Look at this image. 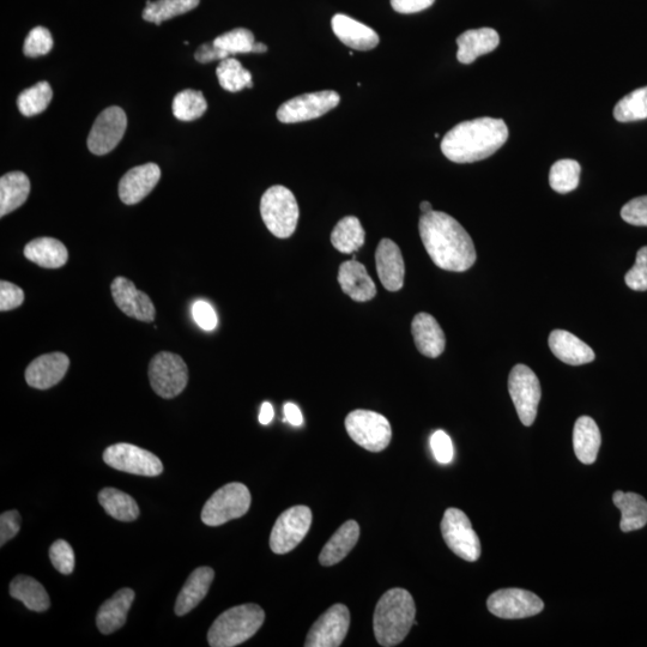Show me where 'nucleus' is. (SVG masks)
I'll list each match as a JSON object with an SVG mask.
<instances>
[{"mask_svg":"<svg viewBox=\"0 0 647 647\" xmlns=\"http://www.w3.org/2000/svg\"><path fill=\"white\" fill-rule=\"evenodd\" d=\"M331 24L337 38L354 50L370 51L379 45V35L352 17L337 14L332 18Z\"/></svg>","mask_w":647,"mask_h":647,"instance_id":"nucleus-23","label":"nucleus"},{"mask_svg":"<svg viewBox=\"0 0 647 647\" xmlns=\"http://www.w3.org/2000/svg\"><path fill=\"white\" fill-rule=\"evenodd\" d=\"M283 413L284 417H286V421L292 426L300 427L302 426V423H304V417H302L301 410L298 405L294 403L284 404Z\"/></svg>","mask_w":647,"mask_h":647,"instance_id":"nucleus-53","label":"nucleus"},{"mask_svg":"<svg viewBox=\"0 0 647 647\" xmlns=\"http://www.w3.org/2000/svg\"><path fill=\"white\" fill-rule=\"evenodd\" d=\"M10 595L15 600L21 601L32 612H46L51 606L50 596L46 589L32 577L18 576L12 580Z\"/></svg>","mask_w":647,"mask_h":647,"instance_id":"nucleus-33","label":"nucleus"},{"mask_svg":"<svg viewBox=\"0 0 647 647\" xmlns=\"http://www.w3.org/2000/svg\"><path fill=\"white\" fill-rule=\"evenodd\" d=\"M274 416V407H272L271 403L264 402L262 408H260L259 422L262 423V425H269V423L274 420Z\"/></svg>","mask_w":647,"mask_h":647,"instance_id":"nucleus-54","label":"nucleus"},{"mask_svg":"<svg viewBox=\"0 0 647 647\" xmlns=\"http://www.w3.org/2000/svg\"><path fill=\"white\" fill-rule=\"evenodd\" d=\"M128 117L120 107H108L96 118L88 137V148L94 155H106L122 141Z\"/></svg>","mask_w":647,"mask_h":647,"instance_id":"nucleus-15","label":"nucleus"},{"mask_svg":"<svg viewBox=\"0 0 647 647\" xmlns=\"http://www.w3.org/2000/svg\"><path fill=\"white\" fill-rule=\"evenodd\" d=\"M444 540L453 553L465 561L480 559L481 543L467 515L458 509H447L441 522Z\"/></svg>","mask_w":647,"mask_h":647,"instance_id":"nucleus-9","label":"nucleus"},{"mask_svg":"<svg viewBox=\"0 0 647 647\" xmlns=\"http://www.w3.org/2000/svg\"><path fill=\"white\" fill-rule=\"evenodd\" d=\"M417 350L427 358L435 359L444 353L446 338L437 319L431 314H416L411 324Z\"/></svg>","mask_w":647,"mask_h":647,"instance_id":"nucleus-22","label":"nucleus"},{"mask_svg":"<svg viewBox=\"0 0 647 647\" xmlns=\"http://www.w3.org/2000/svg\"><path fill=\"white\" fill-rule=\"evenodd\" d=\"M23 290L14 283L0 282V311L8 312L20 307L24 302Z\"/></svg>","mask_w":647,"mask_h":647,"instance_id":"nucleus-47","label":"nucleus"},{"mask_svg":"<svg viewBox=\"0 0 647 647\" xmlns=\"http://www.w3.org/2000/svg\"><path fill=\"white\" fill-rule=\"evenodd\" d=\"M582 168L577 161L560 160L555 162L549 173V184L555 192L568 193L579 185Z\"/></svg>","mask_w":647,"mask_h":647,"instance_id":"nucleus-41","label":"nucleus"},{"mask_svg":"<svg viewBox=\"0 0 647 647\" xmlns=\"http://www.w3.org/2000/svg\"><path fill=\"white\" fill-rule=\"evenodd\" d=\"M613 501L621 511L622 531L631 532L644 528L647 524V501L642 495L619 491L614 494Z\"/></svg>","mask_w":647,"mask_h":647,"instance_id":"nucleus-32","label":"nucleus"},{"mask_svg":"<svg viewBox=\"0 0 647 647\" xmlns=\"http://www.w3.org/2000/svg\"><path fill=\"white\" fill-rule=\"evenodd\" d=\"M346 429L356 444L371 452H382L391 443L388 419L371 410H354L347 416Z\"/></svg>","mask_w":647,"mask_h":647,"instance_id":"nucleus-7","label":"nucleus"},{"mask_svg":"<svg viewBox=\"0 0 647 647\" xmlns=\"http://www.w3.org/2000/svg\"><path fill=\"white\" fill-rule=\"evenodd\" d=\"M431 449L435 459L441 464L451 463L453 455H455L452 440L444 431L433 433L431 437Z\"/></svg>","mask_w":647,"mask_h":647,"instance_id":"nucleus-48","label":"nucleus"},{"mask_svg":"<svg viewBox=\"0 0 647 647\" xmlns=\"http://www.w3.org/2000/svg\"><path fill=\"white\" fill-rule=\"evenodd\" d=\"M216 75L220 86L227 92L238 93L240 90L253 87L251 72L234 58L221 60L220 65L217 66Z\"/></svg>","mask_w":647,"mask_h":647,"instance_id":"nucleus-37","label":"nucleus"},{"mask_svg":"<svg viewBox=\"0 0 647 647\" xmlns=\"http://www.w3.org/2000/svg\"><path fill=\"white\" fill-rule=\"evenodd\" d=\"M265 613L257 604H241L221 614L210 627L208 642L213 647H234L246 642L259 631Z\"/></svg>","mask_w":647,"mask_h":647,"instance_id":"nucleus-4","label":"nucleus"},{"mask_svg":"<svg viewBox=\"0 0 647 647\" xmlns=\"http://www.w3.org/2000/svg\"><path fill=\"white\" fill-rule=\"evenodd\" d=\"M149 380L156 395L172 399L180 395L189 383V368L181 356L161 352L151 359Z\"/></svg>","mask_w":647,"mask_h":647,"instance_id":"nucleus-8","label":"nucleus"},{"mask_svg":"<svg viewBox=\"0 0 647 647\" xmlns=\"http://www.w3.org/2000/svg\"><path fill=\"white\" fill-rule=\"evenodd\" d=\"M199 2L201 0H156V2L148 0L142 16L145 21L160 26L162 22L196 9Z\"/></svg>","mask_w":647,"mask_h":647,"instance_id":"nucleus-36","label":"nucleus"},{"mask_svg":"<svg viewBox=\"0 0 647 647\" xmlns=\"http://www.w3.org/2000/svg\"><path fill=\"white\" fill-rule=\"evenodd\" d=\"M99 503L108 516L120 522H133L141 513L135 499L116 488L102 489L99 493Z\"/></svg>","mask_w":647,"mask_h":647,"instance_id":"nucleus-35","label":"nucleus"},{"mask_svg":"<svg viewBox=\"0 0 647 647\" xmlns=\"http://www.w3.org/2000/svg\"><path fill=\"white\" fill-rule=\"evenodd\" d=\"M420 209L422 211V214L432 213V211H433L432 204L429 203V202H422L420 204Z\"/></svg>","mask_w":647,"mask_h":647,"instance_id":"nucleus-55","label":"nucleus"},{"mask_svg":"<svg viewBox=\"0 0 647 647\" xmlns=\"http://www.w3.org/2000/svg\"><path fill=\"white\" fill-rule=\"evenodd\" d=\"M350 626L349 609L335 604L320 616L308 633L306 647H338L346 639Z\"/></svg>","mask_w":647,"mask_h":647,"instance_id":"nucleus-16","label":"nucleus"},{"mask_svg":"<svg viewBox=\"0 0 647 647\" xmlns=\"http://www.w3.org/2000/svg\"><path fill=\"white\" fill-rule=\"evenodd\" d=\"M312 512L307 506H294L276 520L270 536V548L275 554H287L299 546L310 530Z\"/></svg>","mask_w":647,"mask_h":647,"instance_id":"nucleus-10","label":"nucleus"},{"mask_svg":"<svg viewBox=\"0 0 647 647\" xmlns=\"http://www.w3.org/2000/svg\"><path fill=\"white\" fill-rule=\"evenodd\" d=\"M104 461L113 469L133 475L155 477L161 475L163 471V464L159 457L131 444L107 447Z\"/></svg>","mask_w":647,"mask_h":647,"instance_id":"nucleus-13","label":"nucleus"},{"mask_svg":"<svg viewBox=\"0 0 647 647\" xmlns=\"http://www.w3.org/2000/svg\"><path fill=\"white\" fill-rule=\"evenodd\" d=\"M133 600H135V591L126 588L119 590L110 600L102 604L96 616L99 631L108 636L120 630L128 619Z\"/></svg>","mask_w":647,"mask_h":647,"instance_id":"nucleus-26","label":"nucleus"},{"mask_svg":"<svg viewBox=\"0 0 647 647\" xmlns=\"http://www.w3.org/2000/svg\"><path fill=\"white\" fill-rule=\"evenodd\" d=\"M338 282L343 292L356 302L371 301L377 295L376 284L368 275L365 265L354 259L341 264Z\"/></svg>","mask_w":647,"mask_h":647,"instance_id":"nucleus-21","label":"nucleus"},{"mask_svg":"<svg viewBox=\"0 0 647 647\" xmlns=\"http://www.w3.org/2000/svg\"><path fill=\"white\" fill-rule=\"evenodd\" d=\"M413 596L404 589H391L380 598L373 618L377 642L385 647L401 644L415 624Z\"/></svg>","mask_w":647,"mask_h":647,"instance_id":"nucleus-3","label":"nucleus"},{"mask_svg":"<svg viewBox=\"0 0 647 647\" xmlns=\"http://www.w3.org/2000/svg\"><path fill=\"white\" fill-rule=\"evenodd\" d=\"M614 117L620 123L647 119V87L634 90L621 99L614 108Z\"/></svg>","mask_w":647,"mask_h":647,"instance_id":"nucleus-40","label":"nucleus"},{"mask_svg":"<svg viewBox=\"0 0 647 647\" xmlns=\"http://www.w3.org/2000/svg\"><path fill=\"white\" fill-rule=\"evenodd\" d=\"M114 302L126 316L139 322L151 323L156 317V310L149 295L137 290L135 284L125 277H117L111 284Z\"/></svg>","mask_w":647,"mask_h":647,"instance_id":"nucleus-17","label":"nucleus"},{"mask_svg":"<svg viewBox=\"0 0 647 647\" xmlns=\"http://www.w3.org/2000/svg\"><path fill=\"white\" fill-rule=\"evenodd\" d=\"M50 559L54 568L65 576H69L75 570L74 549L64 540H58L52 544Z\"/></svg>","mask_w":647,"mask_h":647,"instance_id":"nucleus-44","label":"nucleus"},{"mask_svg":"<svg viewBox=\"0 0 647 647\" xmlns=\"http://www.w3.org/2000/svg\"><path fill=\"white\" fill-rule=\"evenodd\" d=\"M192 316L199 328L205 331H213L216 329L219 319L217 314L207 301L199 300L192 307Z\"/></svg>","mask_w":647,"mask_h":647,"instance_id":"nucleus-49","label":"nucleus"},{"mask_svg":"<svg viewBox=\"0 0 647 647\" xmlns=\"http://www.w3.org/2000/svg\"><path fill=\"white\" fill-rule=\"evenodd\" d=\"M260 214L266 228L276 238L287 239L296 231L299 221V205L293 192L287 187H270L260 201Z\"/></svg>","mask_w":647,"mask_h":647,"instance_id":"nucleus-5","label":"nucleus"},{"mask_svg":"<svg viewBox=\"0 0 647 647\" xmlns=\"http://www.w3.org/2000/svg\"><path fill=\"white\" fill-rule=\"evenodd\" d=\"M377 272L380 282L389 292L403 288L405 265L401 250L390 239L380 241L376 251Z\"/></svg>","mask_w":647,"mask_h":647,"instance_id":"nucleus-20","label":"nucleus"},{"mask_svg":"<svg viewBox=\"0 0 647 647\" xmlns=\"http://www.w3.org/2000/svg\"><path fill=\"white\" fill-rule=\"evenodd\" d=\"M549 348L556 358L571 366L590 364L596 358L588 344L565 330H554L550 334Z\"/></svg>","mask_w":647,"mask_h":647,"instance_id":"nucleus-24","label":"nucleus"},{"mask_svg":"<svg viewBox=\"0 0 647 647\" xmlns=\"http://www.w3.org/2000/svg\"><path fill=\"white\" fill-rule=\"evenodd\" d=\"M69 366L70 359L63 353L41 355L27 367V384L38 390L51 389L62 382Z\"/></svg>","mask_w":647,"mask_h":647,"instance_id":"nucleus-18","label":"nucleus"},{"mask_svg":"<svg viewBox=\"0 0 647 647\" xmlns=\"http://www.w3.org/2000/svg\"><path fill=\"white\" fill-rule=\"evenodd\" d=\"M435 0H391L393 10L399 14H415L431 8Z\"/></svg>","mask_w":647,"mask_h":647,"instance_id":"nucleus-51","label":"nucleus"},{"mask_svg":"<svg viewBox=\"0 0 647 647\" xmlns=\"http://www.w3.org/2000/svg\"><path fill=\"white\" fill-rule=\"evenodd\" d=\"M251 493L243 483H229L213 494L202 511V520L208 526H220L249 512Z\"/></svg>","mask_w":647,"mask_h":647,"instance_id":"nucleus-6","label":"nucleus"},{"mask_svg":"<svg viewBox=\"0 0 647 647\" xmlns=\"http://www.w3.org/2000/svg\"><path fill=\"white\" fill-rule=\"evenodd\" d=\"M360 537V526L355 520H349L338 529L330 541L325 544L322 553L319 555L320 564L323 566H334L346 559L352 552Z\"/></svg>","mask_w":647,"mask_h":647,"instance_id":"nucleus-29","label":"nucleus"},{"mask_svg":"<svg viewBox=\"0 0 647 647\" xmlns=\"http://www.w3.org/2000/svg\"><path fill=\"white\" fill-rule=\"evenodd\" d=\"M621 217L632 226L647 227V196L634 198L625 204Z\"/></svg>","mask_w":647,"mask_h":647,"instance_id":"nucleus-46","label":"nucleus"},{"mask_svg":"<svg viewBox=\"0 0 647 647\" xmlns=\"http://www.w3.org/2000/svg\"><path fill=\"white\" fill-rule=\"evenodd\" d=\"M53 45L50 30L45 27H36L30 30L26 41H24L23 52L30 58L46 56L52 51Z\"/></svg>","mask_w":647,"mask_h":647,"instance_id":"nucleus-43","label":"nucleus"},{"mask_svg":"<svg viewBox=\"0 0 647 647\" xmlns=\"http://www.w3.org/2000/svg\"><path fill=\"white\" fill-rule=\"evenodd\" d=\"M161 169L156 163H145L130 169L119 183V197L126 205L142 202L159 184Z\"/></svg>","mask_w":647,"mask_h":647,"instance_id":"nucleus-19","label":"nucleus"},{"mask_svg":"<svg viewBox=\"0 0 647 647\" xmlns=\"http://www.w3.org/2000/svg\"><path fill=\"white\" fill-rule=\"evenodd\" d=\"M256 41L251 30L237 28L214 40V45L232 56V54L253 53Z\"/></svg>","mask_w":647,"mask_h":647,"instance_id":"nucleus-42","label":"nucleus"},{"mask_svg":"<svg viewBox=\"0 0 647 647\" xmlns=\"http://www.w3.org/2000/svg\"><path fill=\"white\" fill-rule=\"evenodd\" d=\"M30 193V181L23 172H10L0 179V217L22 207Z\"/></svg>","mask_w":647,"mask_h":647,"instance_id":"nucleus-31","label":"nucleus"},{"mask_svg":"<svg viewBox=\"0 0 647 647\" xmlns=\"http://www.w3.org/2000/svg\"><path fill=\"white\" fill-rule=\"evenodd\" d=\"M419 229L428 256L438 268L464 272L475 264L474 241L452 216L434 210L422 214Z\"/></svg>","mask_w":647,"mask_h":647,"instance_id":"nucleus-1","label":"nucleus"},{"mask_svg":"<svg viewBox=\"0 0 647 647\" xmlns=\"http://www.w3.org/2000/svg\"><path fill=\"white\" fill-rule=\"evenodd\" d=\"M341 96L334 90L308 93L290 99L278 108L277 119L284 124L308 122L323 117L340 104Z\"/></svg>","mask_w":647,"mask_h":647,"instance_id":"nucleus-12","label":"nucleus"},{"mask_svg":"<svg viewBox=\"0 0 647 647\" xmlns=\"http://www.w3.org/2000/svg\"><path fill=\"white\" fill-rule=\"evenodd\" d=\"M500 36L492 28L471 29L457 39L459 63L471 64L481 56L491 53L498 48Z\"/></svg>","mask_w":647,"mask_h":647,"instance_id":"nucleus-25","label":"nucleus"},{"mask_svg":"<svg viewBox=\"0 0 647 647\" xmlns=\"http://www.w3.org/2000/svg\"><path fill=\"white\" fill-rule=\"evenodd\" d=\"M509 390L520 421L526 427L531 426L542 396L540 380L530 367L517 365L510 373Z\"/></svg>","mask_w":647,"mask_h":647,"instance_id":"nucleus-11","label":"nucleus"},{"mask_svg":"<svg viewBox=\"0 0 647 647\" xmlns=\"http://www.w3.org/2000/svg\"><path fill=\"white\" fill-rule=\"evenodd\" d=\"M507 138L509 128L503 119L468 120L446 133L441 151L452 162L473 163L497 153Z\"/></svg>","mask_w":647,"mask_h":647,"instance_id":"nucleus-2","label":"nucleus"},{"mask_svg":"<svg viewBox=\"0 0 647 647\" xmlns=\"http://www.w3.org/2000/svg\"><path fill=\"white\" fill-rule=\"evenodd\" d=\"M365 238V229L362 228L358 217L347 216L338 222L332 231L331 244L337 251L350 255L364 246Z\"/></svg>","mask_w":647,"mask_h":647,"instance_id":"nucleus-34","label":"nucleus"},{"mask_svg":"<svg viewBox=\"0 0 647 647\" xmlns=\"http://www.w3.org/2000/svg\"><path fill=\"white\" fill-rule=\"evenodd\" d=\"M268 51V47H266L262 42H256L255 47H253V53H264Z\"/></svg>","mask_w":647,"mask_h":647,"instance_id":"nucleus-56","label":"nucleus"},{"mask_svg":"<svg viewBox=\"0 0 647 647\" xmlns=\"http://www.w3.org/2000/svg\"><path fill=\"white\" fill-rule=\"evenodd\" d=\"M489 612L500 619L518 620L540 614L544 603L540 597L522 589H503L487 601Z\"/></svg>","mask_w":647,"mask_h":647,"instance_id":"nucleus-14","label":"nucleus"},{"mask_svg":"<svg viewBox=\"0 0 647 647\" xmlns=\"http://www.w3.org/2000/svg\"><path fill=\"white\" fill-rule=\"evenodd\" d=\"M24 257L45 269H59L68 263L69 252L62 241L38 238L24 247Z\"/></svg>","mask_w":647,"mask_h":647,"instance_id":"nucleus-30","label":"nucleus"},{"mask_svg":"<svg viewBox=\"0 0 647 647\" xmlns=\"http://www.w3.org/2000/svg\"><path fill=\"white\" fill-rule=\"evenodd\" d=\"M195 58L199 63L207 64L214 62V60H225L229 58V54L223 52L219 47L214 45V42H211V44H204L199 47L195 54Z\"/></svg>","mask_w":647,"mask_h":647,"instance_id":"nucleus-52","label":"nucleus"},{"mask_svg":"<svg viewBox=\"0 0 647 647\" xmlns=\"http://www.w3.org/2000/svg\"><path fill=\"white\" fill-rule=\"evenodd\" d=\"M172 110L174 117L181 122H193L208 110V102L199 90L186 89L175 95Z\"/></svg>","mask_w":647,"mask_h":647,"instance_id":"nucleus-39","label":"nucleus"},{"mask_svg":"<svg viewBox=\"0 0 647 647\" xmlns=\"http://www.w3.org/2000/svg\"><path fill=\"white\" fill-rule=\"evenodd\" d=\"M52 99L53 90L50 83L42 81L18 95L17 107L24 117H34L46 111Z\"/></svg>","mask_w":647,"mask_h":647,"instance_id":"nucleus-38","label":"nucleus"},{"mask_svg":"<svg viewBox=\"0 0 647 647\" xmlns=\"http://www.w3.org/2000/svg\"><path fill=\"white\" fill-rule=\"evenodd\" d=\"M215 572L210 567H199L191 573L175 603V614L184 616L189 614L208 595L213 584Z\"/></svg>","mask_w":647,"mask_h":647,"instance_id":"nucleus-27","label":"nucleus"},{"mask_svg":"<svg viewBox=\"0 0 647 647\" xmlns=\"http://www.w3.org/2000/svg\"><path fill=\"white\" fill-rule=\"evenodd\" d=\"M625 282L628 288L636 292L647 290V246L642 247L637 253L636 264L627 272Z\"/></svg>","mask_w":647,"mask_h":647,"instance_id":"nucleus-45","label":"nucleus"},{"mask_svg":"<svg viewBox=\"0 0 647 647\" xmlns=\"http://www.w3.org/2000/svg\"><path fill=\"white\" fill-rule=\"evenodd\" d=\"M22 518L17 511L4 512L0 517V546L14 538L21 529Z\"/></svg>","mask_w":647,"mask_h":647,"instance_id":"nucleus-50","label":"nucleus"},{"mask_svg":"<svg viewBox=\"0 0 647 647\" xmlns=\"http://www.w3.org/2000/svg\"><path fill=\"white\" fill-rule=\"evenodd\" d=\"M602 443L600 428L589 416H582L573 429V449L583 464H594Z\"/></svg>","mask_w":647,"mask_h":647,"instance_id":"nucleus-28","label":"nucleus"}]
</instances>
